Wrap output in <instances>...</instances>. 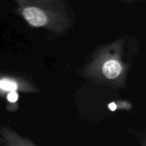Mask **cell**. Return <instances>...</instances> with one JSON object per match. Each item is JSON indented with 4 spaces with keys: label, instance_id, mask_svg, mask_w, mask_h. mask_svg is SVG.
<instances>
[{
    "label": "cell",
    "instance_id": "5b68a950",
    "mask_svg": "<svg viewBox=\"0 0 146 146\" xmlns=\"http://www.w3.org/2000/svg\"><path fill=\"white\" fill-rule=\"evenodd\" d=\"M109 107H110V109L111 110H116V104H115V103H112V104H110V105H109Z\"/></svg>",
    "mask_w": 146,
    "mask_h": 146
},
{
    "label": "cell",
    "instance_id": "7a4b0ae2",
    "mask_svg": "<svg viewBox=\"0 0 146 146\" xmlns=\"http://www.w3.org/2000/svg\"><path fill=\"white\" fill-rule=\"evenodd\" d=\"M121 72V66L115 60H109L103 66V73L107 79H115L120 75Z\"/></svg>",
    "mask_w": 146,
    "mask_h": 146
},
{
    "label": "cell",
    "instance_id": "3957f363",
    "mask_svg": "<svg viewBox=\"0 0 146 146\" xmlns=\"http://www.w3.org/2000/svg\"><path fill=\"white\" fill-rule=\"evenodd\" d=\"M18 85L15 81L9 79H2L0 80V89L5 92H13L16 91Z\"/></svg>",
    "mask_w": 146,
    "mask_h": 146
},
{
    "label": "cell",
    "instance_id": "277c9868",
    "mask_svg": "<svg viewBox=\"0 0 146 146\" xmlns=\"http://www.w3.org/2000/svg\"><path fill=\"white\" fill-rule=\"evenodd\" d=\"M7 98H8V101L9 102H10V103H15L18 100V94H17V92L15 91L9 92V93L7 96Z\"/></svg>",
    "mask_w": 146,
    "mask_h": 146
},
{
    "label": "cell",
    "instance_id": "6da1fadb",
    "mask_svg": "<svg viewBox=\"0 0 146 146\" xmlns=\"http://www.w3.org/2000/svg\"><path fill=\"white\" fill-rule=\"evenodd\" d=\"M23 15L29 24L33 27H41L46 23V15L44 13L36 7L26 8L23 11Z\"/></svg>",
    "mask_w": 146,
    "mask_h": 146
}]
</instances>
